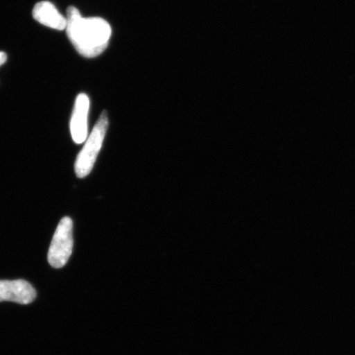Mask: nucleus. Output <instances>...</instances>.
Listing matches in <instances>:
<instances>
[{"instance_id":"obj_1","label":"nucleus","mask_w":355,"mask_h":355,"mask_svg":"<svg viewBox=\"0 0 355 355\" xmlns=\"http://www.w3.org/2000/svg\"><path fill=\"white\" fill-rule=\"evenodd\" d=\"M66 33L80 55L85 58L99 56L107 48L112 30L101 17H83L77 8L67 10Z\"/></svg>"},{"instance_id":"obj_2","label":"nucleus","mask_w":355,"mask_h":355,"mask_svg":"<svg viewBox=\"0 0 355 355\" xmlns=\"http://www.w3.org/2000/svg\"><path fill=\"white\" fill-rule=\"evenodd\" d=\"M108 127V114L106 111H103L98 121L93 128L90 136L87 139L84 148L78 154L76 162H75V173L80 179H83V178H85L90 174L93 167H94Z\"/></svg>"},{"instance_id":"obj_3","label":"nucleus","mask_w":355,"mask_h":355,"mask_svg":"<svg viewBox=\"0 0 355 355\" xmlns=\"http://www.w3.org/2000/svg\"><path fill=\"white\" fill-rule=\"evenodd\" d=\"M73 220L64 217L57 226L48 252L49 263L54 268H62L69 259L73 252Z\"/></svg>"},{"instance_id":"obj_4","label":"nucleus","mask_w":355,"mask_h":355,"mask_svg":"<svg viewBox=\"0 0 355 355\" xmlns=\"http://www.w3.org/2000/svg\"><path fill=\"white\" fill-rule=\"evenodd\" d=\"M37 298V292L24 279L0 281V302L10 301L20 304H29Z\"/></svg>"},{"instance_id":"obj_5","label":"nucleus","mask_w":355,"mask_h":355,"mask_svg":"<svg viewBox=\"0 0 355 355\" xmlns=\"http://www.w3.org/2000/svg\"><path fill=\"white\" fill-rule=\"evenodd\" d=\"M90 100L85 93H81L75 101L72 119H71V135L75 144H82L87 139V119Z\"/></svg>"},{"instance_id":"obj_6","label":"nucleus","mask_w":355,"mask_h":355,"mask_svg":"<svg viewBox=\"0 0 355 355\" xmlns=\"http://www.w3.org/2000/svg\"><path fill=\"white\" fill-rule=\"evenodd\" d=\"M33 16L40 24L55 30L66 29L67 19L58 11L51 2L42 1L35 4Z\"/></svg>"},{"instance_id":"obj_7","label":"nucleus","mask_w":355,"mask_h":355,"mask_svg":"<svg viewBox=\"0 0 355 355\" xmlns=\"http://www.w3.org/2000/svg\"><path fill=\"white\" fill-rule=\"evenodd\" d=\"M7 55L4 52H0V66H2L3 64L6 63L7 61Z\"/></svg>"}]
</instances>
